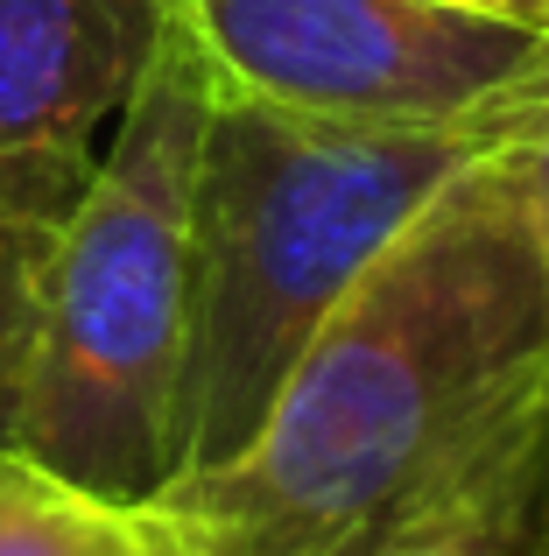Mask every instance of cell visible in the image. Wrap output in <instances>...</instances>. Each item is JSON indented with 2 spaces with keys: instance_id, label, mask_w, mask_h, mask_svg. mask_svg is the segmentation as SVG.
Instances as JSON below:
<instances>
[{
  "instance_id": "obj_2",
  "label": "cell",
  "mask_w": 549,
  "mask_h": 556,
  "mask_svg": "<svg viewBox=\"0 0 549 556\" xmlns=\"http://www.w3.org/2000/svg\"><path fill=\"white\" fill-rule=\"evenodd\" d=\"M514 141L528 135L331 127L212 92L191 198L177 479L233 465L331 311L373 275V261L465 169Z\"/></svg>"
},
{
  "instance_id": "obj_5",
  "label": "cell",
  "mask_w": 549,
  "mask_h": 556,
  "mask_svg": "<svg viewBox=\"0 0 549 556\" xmlns=\"http://www.w3.org/2000/svg\"><path fill=\"white\" fill-rule=\"evenodd\" d=\"M155 22L163 0H0V149H92Z\"/></svg>"
},
{
  "instance_id": "obj_4",
  "label": "cell",
  "mask_w": 549,
  "mask_h": 556,
  "mask_svg": "<svg viewBox=\"0 0 549 556\" xmlns=\"http://www.w3.org/2000/svg\"><path fill=\"white\" fill-rule=\"evenodd\" d=\"M219 99L331 127L542 135L549 28L458 0H163Z\"/></svg>"
},
{
  "instance_id": "obj_3",
  "label": "cell",
  "mask_w": 549,
  "mask_h": 556,
  "mask_svg": "<svg viewBox=\"0 0 549 556\" xmlns=\"http://www.w3.org/2000/svg\"><path fill=\"white\" fill-rule=\"evenodd\" d=\"M205 113V64L163 14L120 106V135L106 163H92L50 261L42 353L14 451L113 507H155L177 479Z\"/></svg>"
},
{
  "instance_id": "obj_9",
  "label": "cell",
  "mask_w": 549,
  "mask_h": 556,
  "mask_svg": "<svg viewBox=\"0 0 549 556\" xmlns=\"http://www.w3.org/2000/svg\"><path fill=\"white\" fill-rule=\"evenodd\" d=\"M522 190H528V212H536V232L549 247V127L522 141Z\"/></svg>"
},
{
  "instance_id": "obj_10",
  "label": "cell",
  "mask_w": 549,
  "mask_h": 556,
  "mask_svg": "<svg viewBox=\"0 0 549 556\" xmlns=\"http://www.w3.org/2000/svg\"><path fill=\"white\" fill-rule=\"evenodd\" d=\"M381 556H508V549L486 543V535H423V543H395Z\"/></svg>"
},
{
  "instance_id": "obj_8",
  "label": "cell",
  "mask_w": 549,
  "mask_h": 556,
  "mask_svg": "<svg viewBox=\"0 0 549 556\" xmlns=\"http://www.w3.org/2000/svg\"><path fill=\"white\" fill-rule=\"evenodd\" d=\"M480 535L500 543L508 556H549V374H542V394L528 408V430L514 444V465L500 479L494 507H486Z\"/></svg>"
},
{
  "instance_id": "obj_1",
  "label": "cell",
  "mask_w": 549,
  "mask_h": 556,
  "mask_svg": "<svg viewBox=\"0 0 549 556\" xmlns=\"http://www.w3.org/2000/svg\"><path fill=\"white\" fill-rule=\"evenodd\" d=\"M549 374L522 141L465 169L331 311L254 444L141 507L163 556H381L480 535Z\"/></svg>"
},
{
  "instance_id": "obj_11",
  "label": "cell",
  "mask_w": 549,
  "mask_h": 556,
  "mask_svg": "<svg viewBox=\"0 0 549 556\" xmlns=\"http://www.w3.org/2000/svg\"><path fill=\"white\" fill-rule=\"evenodd\" d=\"M458 8L500 14V22H522V28H549V0H458Z\"/></svg>"
},
{
  "instance_id": "obj_6",
  "label": "cell",
  "mask_w": 549,
  "mask_h": 556,
  "mask_svg": "<svg viewBox=\"0 0 549 556\" xmlns=\"http://www.w3.org/2000/svg\"><path fill=\"white\" fill-rule=\"evenodd\" d=\"M92 163V149H0V451L22 437L50 311V261Z\"/></svg>"
},
{
  "instance_id": "obj_7",
  "label": "cell",
  "mask_w": 549,
  "mask_h": 556,
  "mask_svg": "<svg viewBox=\"0 0 549 556\" xmlns=\"http://www.w3.org/2000/svg\"><path fill=\"white\" fill-rule=\"evenodd\" d=\"M0 556H163V543L141 507H113L22 451H0Z\"/></svg>"
}]
</instances>
